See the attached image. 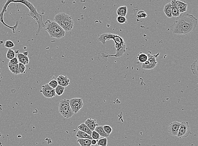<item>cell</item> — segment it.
<instances>
[{"instance_id":"6da1fadb","label":"cell","mask_w":198,"mask_h":146,"mask_svg":"<svg viewBox=\"0 0 198 146\" xmlns=\"http://www.w3.org/2000/svg\"><path fill=\"white\" fill-rule=\"evenodd\" d=\"M198 19L194 16L184 12L177 16L171 26L172 33L177 35L190 34L197 28Z\"/></svg>"},{"instance_id":"7a4b0ae2","label":"cell","mask_w":198,"mask_h":146,"mask_svg":"<svg viewBox=\"0 0 198 146\" xmlns=\"http://www.w3.org/2000/svg\"><path fill=\"white\" fill-rule=\"evenodd\" d=\"M44 30L48 33L51 38L59 39L64 37L66 31L55 21L47 20L44 23Z\"/></svg>"},{"instance_id":"3957f363","label":"cell","mask_w":198,"mask_h":146,"mask_svg":"<svg viewBox=\"0 0 198 146\" xmlns=\"http://www.w3.org/2000/svg\"><path fill=\"white\" fill-rule=\"evenodd\" d=\"M54 19L66 32L72 31L74 28V22L72 17L65 13L57 14Z\"/></svg>"},{"instance_id":"277c9868","label":"cell","mask_w":198,"mask_h":146,"mask_svg":"<svg viewBox=\"0 0 198 146\" xmlns=\"http://www.w3.org/2000/svg\"><path fill=\"white\" fill-rule=\"evenodd\" d=\"M25 6L30 10V11L28 13V15L37 22L38 29L37 32V36L38 34L39 33L42 28L44 27V24L43 21L42 16L38 12L37 9L35 7L34 5L30 2L28 1L27 3L25 4Z\"/></svg>"},{"instance_id":"5b68a950","label":"cell","mask_w":198,"mask_h":146,"mask_svg":"<svg viewBox=\"0 0 198 146\" xmlns=\"http://www.w3.org/2000/svg\"><path fill=\"white\" fill-rule=\"evenodd\" d=\"M58 111L65 118H70L74 115L69 104V100L64 99L61 100L58 105Z\"/></svg>"},{"instance_id":"8992f818","label":"cell","mask_w":198,"mask_h":146,"mask_svg":"<svg viewBox=\"0 0 198 146\" xmlns=\"http://www.w3.org/2000/svg\"><path fill=\"white\" fill-rule=\"evenodd\" d=\"M25 0H7L5 4L4 5L3 7V9L1 12L0 13V22H1L5 26H6L8 28H10L12 30L13 33H14L15 32L16 29H17V26H18V22H16V24L13 27H11L6 25L4 21V14L5 12L6 11L7 7L8 6L9 4L11 3H21L24 4L25 3Z\"/></svg>"},{"instance_id":"52a82bcc","label":"cell","mask_w":198,"mask_h":146,"mask_svg":"<svg viewBox=\"0 0 198 146\" xmlns=\"http://www.w3.org/2000/svg\"><path fill=\"white\" fill-rule=\"evenodd\" d=\"M159 55V53L156 54L152 55L151 52L148 54V60L145 63H142L141 68L145 70H152L154 69L156 66L157 62L156 60V58Z\"/></svg>"},{"instance_id":"ba28073f","label":"cell","mask_w":198,"mask_h":146,"mask_svg":"<svg viewBox=\"0 0 198 146\" xmlns=\"http://www.w3.org/2000/svg\"><path fill=\"white\" fill-rule=\"evenodd\" d=\"M192 134L190 131L189 122H187L182 121L180 122V126L177 137L179 139L186 138Z\"/></svg>"},{"instance_id":"9c48e42d","label":"cell","mask_w":198,"mask_h":146,"mask_svg":"<svg viewBox=\"0 0 198 146\" xmlns=\"http://www.w3.org/2000/svg\"><path fill=\"white\" fill-rule=\"evenodd\" d=\"M69 104L71 109L74 113H78L80 110L82 108L83 103L81 98H73L69 100Z\"/></svg>"},{"instance_id":"30bf717a","label":"cell","mask_w":198,"mask_h":146,"mask_svg":"<svg viewBox=\"0 0 198 146\" xmlns=\"http://www.w3.org/2000/svg\"><path fill=\"white\" fill-rule=\"evenodd\" d=\"M40 92L42 93L46 98H52L56 96L54 88L51 87L48 83L42 86Z\"/></svg>"},{"instance_id":"8fae6325","label":"cell","mask_w":198,"mask_h":146,"mask_svg":"<svg viewBox=\"0 0 198 146\" xmlns=\"http://www.w3.org/2000/svg\"><path fill=\"white\" fill-rule=\"evenodd\" d=\"M115 47L116 51L115 55H109L105 56V57H108L110 56H114L115 57H121L125 52L126 49V46L125 42L121 43H115Z\"/></svg>"},{"instance_id":"7c38bea8","label":"cell","mask_w":198,"mask_h":146,"mask_svg":"<svg viewBox=\"0 0 198 146\" xmlns=\"http://www.w3.org/2000/svg\"><path fill=\"white\" fill-rule=\"evenodd\" d=\"M180 125V122L176 121L172 122L170 123L168 127V131L171 136H177Z\"/></svg>"},{"instance_id":"4fadbf2b","label":"cell","mask_w":198,"mask_h":146,"mask_svg":"<svg viewBox=\"0 0 198 146\" xmlns=\"http://www.w3.org/2000/svg\"><path fill=\"white\" fill-rule=\"evenodd\" d=\"M58 85L66 87L70 84V80L66 76L60 75L57 78Z\"/></svg>"},{"instance_id":"5bb4252c","label":"cell","mask_w":198,"mask_h":146,"mask_svg":"<svg viewBox=\"0 0 198 146\" xmlns=\"http://www.w3.org/2000/svg\"><path fill=\"white\" fill-rule=\"evenodd\" d=\"M114 35V34L110 33H105L102 34L99 36L98 40L101 42L104 45H105L106 43V41L112 40Z\"/></svg>"},{"instance_id":"9a60e30c","label":"cell","mask_w":198,"mask_h":146,"mask_svg":"<svg viewBox=\"0 0 198 146\" xmlns=\"http://www.w3.org/2000/svg\"><path fill=\"white\" fill-rule=\"evenodd\" d=\"M85 124L89 128L91 131L95 130V128L97 126L98 124L95 119L88 118L85 122Z\"/></svg>"},{"instance_id":"2e32d148","label":"cell","mask_w":198,"mask_h":146,"mask_svg":"<svg viewBox=\"0 0 198 146\" xmlns=\"http://www.w3.org/2000/svg\"><path fill=\"white\" fill-rule=\"evenodd\" d=\"M176 0H171L172 17H176L180 14L176 5Z\"/></svg>"},{"instance_id":"e0dca14e","label":"cell","mask_w":198,"mask_h":146,"mask_svg":"<svg viewBox=\"0 0 198 146\" xmlns=\"http://www.w3.org/2000/svg\"><path fill=\"white\" fill-rule=\"evenodd\" d=\"M176 2L179 13L181 14L182 13L186 12L187 11V7H188L187 4L179 1V0H176Z\"/></svg>"},{"instance_id":"ac0fdd59","label":"cell","mask_w":198,"mask_h":146,"mask_svg":"<svg viewBox=\"0 0 198 146\" xmlns=\"http://www.w3.org/2000/svg\"><path fill=\"white\" fill-rule=\"evenodd\" d=\"M17 58L18 61L20 63L24 64V65H28L29 62V59L28 56H25L23 53H17Z\"/></svg>"},{"instance_id":"d6986e66","label":"cell","mask_w":198,"mask_h":146,"mask_svg":"<svg viewBox=\"0 0 198 146\" xmlns=\"http://www.w3.org/2000/svg\"><path fill=\"white\" fill-rule=\"evenodd\" d=\"M164 11L167 17L168 18H171L172 17L171 4L170 2L166 4L164 6Z\"/></svg>"},{"instance_id":"ffe728a7","label":"cell","mask_w":198,"mask_h":146,"mask_svg":"<svg viewBox=\"0 0 198 146\" xmlns=\"http://www.w3.org/2000/svg\"><path fill=\"white\" fill-rule=\"evenodd\" d=\"M8 66L9 71L13 74L14 75L20 74L19 69H18V64L16 65H13L9 62Z\"/></svg>"},{"instance_id":"44dd1931","label":"cell","mask_w":198,"mask_h":146,"mask_svg":"<svg viewBox=\"0 0 198 146\" xmlns=\"http://www.w3.org/2000/svg\"><path fill=\"white\" fill-rule=\"evenodd\" d=\"M77 142L81 146H90L92 145L91 140H90V139L77 138Z\"/></svg>"},{"instance_id":"7402d4cb","label":"cell","mask_w":198,"mask_h":146,"mask_svg":"<svg viewBox=\"0 0 198 146\" xmlns=\"http://www.w3.org/2000/svg\"><path fill=\"white\" fill-rule=\"evenodd\" d=\"M95 131H97L98 134L100 135V137H106L107 138L110 136V135L107 134L106 132L104 131V129H103V126L102 125H100L98 126L97 125L96 127L95 128Z\"/></svg>"},{"instance_id":"603a6c76","label":"cell","mask_w":198,"mask_h":146,"mask_svg":"<svg viewBox=\"0 0 198 146\" xmlns=\"http://www.w3.org/2000/svg\"><path fill=\"white\" fill-rule=\"evenodd\" d=\"M76 137L77 138H80V139H88L91 140L93 139L91 136L87 134L85 132L80 130H79V131L77 132Z\"/></svg>"},{"instance_id":"cb8c5ba5","label":"cell","mask_w":198,"mask_h":146,"mask_svg":"<svg viewBox=\"0 0 198 146\" xmlns=\"http://www.w3.org/2000/svg\"><path fill=\"white\" fill-rule=\"evenodd\" d=\"M127 13V7L120 6L117 10V14L119 16H125Z\"/></svg>"},{"instance_id":"d4e9b609","label":"cell","mask_w":198,"mask_h":146,"mask_svg":"<svg viewBox=\"0 0 198 146\" xmlns=\"http://www.w3.org/2000/svg\"><path fill=\"white\" fill-rule=\"evenodd\" d=\"M78 128L79 130L85 132L87 134L91 136L92 131H91L89 129V128L85 124V123H81L80 125H79L78 127Z\"/></svg>"},{"instance_id":"484cf974","label":"cell","mask_w":198,"mask_h":146,"mask_svg":"<svg viewBox=\"0 0 198 146\" xmlns=\"http://www.w3.org/2000/svg\"><path fill=\"white\" fill-rule=\"evenodd\" d=\"M137 59H138V61L140 63H145V62H146L148 60V55H147V54L141 52L140 54H138V56H137Z\"/></svg>"},{"instance_id":"4316f807","label":"cell","mask_w":198,"mask_h":146,"mask_svg":"<svg viewBox=\"0 0 198 146\" xmlns=\"http://www.w3.org/2000/svg\"><path fill=\"white\" fill-rule=\"evenodd\" d=\"M65 89V87H63V86H61V85H58L55 88V93H56L57 95L59 96H61V95L63 94Z\"/></svg>"},{"instance_id":"83f0119b","label":"cell","mask_w":198,"mask_h":146,"mask_svg":"<svg viewBox=\"0 0 198 146\" xmlns=\"http://www.w3.org/2000/svg\"><path fill=\"white\" fill-rule=\"evenodd\" d=\"M198 59L193 62L191 66V70L194 75H198Z\"/></svg>"},{"instance_id":"f1b7e54d","label":"cell","mask_w":198,"mask_h":146,"mask_svg":"<svg viewBox=\"0 0 198 146\" xmlns=\"http://www.w3.org/2000/svg\"><path fill=\"white\" fill-rule=\"evenodd\" d=\"M15 56V52L11 48H9L7 52L6 57L8 59H10L14 58Z\"/></svg>"},{"instance_id":"f546056e","label":"cell","mask_w":198,"mask_h":146,"mask_svg":"<svg viewBox=\"0 0 198 146\" xmlns=\"http://www.w3.org/2000/svg\"><path fill=\"white\" fill-rule=\"evenodd\" d=\"M98 145L101 146H107V138L103 137L102 139H99L98 140Z\"/></svg>"},{"instance_id":"4dcf8cb0","label":"cell","mask_w":198,"mask_h":146,"mask_svg":"<svg viewBox=\"0 0 198 146\" xmlns=\"http://www.w3.org/2000/svg\"><path fill=\"white\" fill-rule=\"evenodd\" d=\"M148 16V14L144 11L140 10L138 11L136 14V17L139 19H145Z\"/></svg>"},{"instance_id":"1f68e13d","label":"cell","mask_w":198,"mask_h":146,"mask_svg":"<svg viewBox=\"0 0 198 146\" xmlns=\"http://www.w3.org/2000/svg\"><path fill=\"white\" fill-rule=\"evenodd\" d=\"M103 129L104 131L108 135H110V134L112 133L113 131V129L112 127L109 125H104L103 126Z\"/></svg>"},{"instance_id":"d6a6232c","label":"cell","mask_w":198,"mask_h":146,"mask_svg":"<svg viewBox=\"0 0 198 146\" xmlns=\"http://www.w3.org/2000/svg\"><path fill=\"white\" fill-rule=\"evenodd\" d=\"M18 69L19 73L20 74L24 73H25V71L26 70V67H25V65L22 63L19 62L18 63Z\"/></svg>"},{"instance_id":"836d02e7","label":"cell","mask_w":198,"mask_h":146,"mask_svg":"<svg viewBox=\"0 0 198 146\" xmlns=\"http://www.w3.org/2000/svg\"><path fill=\"white\" fill-rule=\"evenodd\" d=\"M117 20L120 24H124L127 23V19L125 16H118L117 17Z\"/></svg>"},{"instance_id":"e575fe53","label":"cell","mask_w":198,"mask_h":146,"mask_svg":"<svg viewBox=\"0 0 198 146\" xmlns=\"http://www.w3.org/2000/svg\"><path fill=\"white\" fill-rule=\"evenodd\" d=\"M4 46L5 47L7 48H11L14 46V43L12 41L8 40L6 41Z\"/></svg>"},{"instance_id":"d590c367","label":"cell","mask_w":198,"mask_h":146,"mask_svg":"<svg viewBox=\"0 0 198 146\" xmlns=\"http://www.w3.org/2000/svg\"><path fill=\"white\" fill-rule=\"evenodd\" d=\"M91 137L93 139L98 140L100 138V136L97 131L93 130L92 131Z\"/></svg>"},{"instance_id":"8d00e7d4","label":"cell","mask_w":198,"mask_h":146,"mask_svg":"<svg viewBox=\"0 0 198 146\" xmlns=\"http://www.w3.org/2000/svg\"><path fill=\"white\" fill-rule=\"evenodd\" d=\"M49 85L51 87L53 88H55L57 86V85H58V83H57V80H51L48 83Z\"/></svg>"},{"instance_id":"74e56055","label":"cell","mask_w":198,"mask_h":146,"mask_svg":"<svg viewBox=\"0 0 198 146\" xmlns=\"http://www.w3.org/2000/svg\"><path fill=\"white\" fill-rule=\"evenodd\" d=\"M9 62L13 65H16V64H18L19 63V61H18V59L16 57H14L13 59H10Z\"/></svg>"},{"instance_id":"f35d334b","label":"cell","mask_w":198,"mask_h":146,"mask_svg":"<svg viewBox=\"0 0 198 146\" xmlns=\"http://www.w3.org/2000/svg\"><path fill=\"white\" fill-rule=\"evenodd\" d=\"M98 140H94V139H92L91 140V144L92 145H96L97 144Z\"/></svg>"},{"instance_id":"ab89813d","label":"cell","mask_w":198,"mask_h":146,"mask_svg":"<svg viewBox=\"0 0 198 146\" xmlns=\"http://www.w3.org/2000/svg\"><path fill=\"white\" fill-rule=\"evenodd\" d=\"M23 53L24 55H25V56H28V51H25V52H23Z\"/></svg>"},{"instance_id":"60d3db41","label":"cell","mask_w":198,"mask_h":146,"mask_svg":"<svg viewBox=\"0 0 198 146\" xmlns=\"http://www.w3.org/2000/svg\"><path fill=\"white\" fill-rule=\"evenodd\" d=\"M1 68H0V71H1Z\"/></svg>"}]
</instances>
